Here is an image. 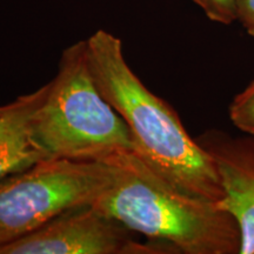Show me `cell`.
Here are the masks:
<instances>
[{"mask_svg":"<svg viewBox=\"0 0 254 254\" xmlns=\"http://www.w3.org/2000/svg\"><path fill=\"white\" fill-rule=\"evenodd\" d=\"M86 43L95 84L128 127L132 151L184 192L214 202L222 200L224 190L213 160L187 133L173 107L132 71L122 40L98 30Z\"/></svg>","mask_w":254,"mask_h":254,"instance_id":"1","label":"cell"},{"mask_svg":"<svg viewBox=\"0 0 254 254\" xmlns=\"http://www.w3.org/2000/svg\"><path fill=\"white\" fill-rule=\"evenodd\" d=\"M113 183L93 206L134 233L170 244L184 254H240L236 219L217 202L168 183L132 150L107 159Z\"/></svg>","mask_w":254,"mask_h":254,"instance_id":"2","label":"cell"},{"mask_svg":"<svg viewBox=\"0 0 254 254\" xmlns=\"http://www.w3.org/2000/svg\"><path fill=\"white\" fill-rule=\"evenodd\" d=\"M34 139L49 157L104 161L132 150L128 127L95 84L86 40L65 49L58 73L33 120Z\"/></svg>","mask_w":254,"mask_h":254,"instance_id":"3","label":"cell"},{"mask_svg":"<svg viewBox=\"0 0 254 254\" xmlns=\"http://www.w3.org/2000/svg\"><path fill=\"white\" fill-rule=\"evenodd\" d=\"M113 183L105 161L45 158L0 180V246L69 209L93 205Z\"/></svg>","mask_w":254,"mask_h":254,"instance_id":"4","label":"cell"},{"mask_svg":"<svg viewBox=\"0 0 254 254\" xmlns=\"http://www.w3.org/2000/svg\"><path fill=\"white\" fill-rule=\"evenodd\" d=\"M170 244L140 243L93 205L69 209L30 234L0 246V254H172Z\"/></svg>","mask_w":254,"mask_h":254,"instance_id":"5","label":"cell"},{"mask_svg":"<svg viewBox=\"0 0 254 254\" xmlns=\"http://www.w3.org/2000/svg\"><path fill=\"white\" fill-rule=\"evenodd\" d=\"M195 140L217 167L224 198L217 202L240 227V254H254V134L208 129Z\"/></svg>","mask_w":254,"mask_h":254,"instance_id":"6","label":"cell"},{"mask_svg":"<svg viewBox=\"0 0 254 254\" xmlns=\"http://www.w3.org/2000/svg\"><path fill=\"white\" fill-rule=\"evenodd\" d=\"M50 81L5 105L0 117V180L50 158L34 139L33 120L45 100Z\"/></svg>","mask_w":254,"mask_h":254,"instance_id":"7","label":"cell"},{"mask_svg":"<svg viewBox=\"0 0 254 254\" xmlns=\"http://www.w3.org/2000/svg\"><path fill=\"white\" fill-rule=\"evenodd\" d=\"M230 118L241 132L254 134V80L233 98Z\"/></svg>","mask_w":254,"mask_h":254,"instance_id":"8","label":"cell"},{"mask_svg":"<svg viewBox=\"0 0 254 254\" xmlns=\"http://www.w3.org/2000/svg\"><path fill=\"white\" fill-rule=\"evenodd\" d=\"M209 20L230 25L238 20L237 0H193Z\"/></svg>","mask_w":254,"mask_h":254,"instance_id":"9","label":"cell"},{"mask_svg":"<svg viewBox=\"0 0 254 254\" xmlns=\"http://www.w3.org/2000/svg\"><path fill=\"white\" fill-rule=\"evenodd\" d=\"M238 20L250 31L254 27V0H237Z\"/></svg>","mask_w":254,"mask_h":254,"instance_id":"10","label":"cell"},{"mask_svg":"<svg viewBox=\"0 0 254 254\" xmlns=\"http://www.w3.org/2000/svg\"><path fill=\"white\" fill-rule=\"evenodd\" d=\"M247 32H249V34H250V36L252 37L253 39H254V27H253V28H251V30H250V31H247Z\"/></svg>","mask_w":254,"mask_h":254,"instance_id":"11","label":"cell"},{"mask_svg":"<svg viewBox=\"0 0 254 254\" xmlns=\"http://www.w3.org/2000/svg\"><path fill=\"white\" fill-rule=\"evenodd\" d=\"M4 110H5V105L4 106H0V117H1V114L4 113Z\"/></svg>","mask_w":254,"mask_h":254,"instance_id":"12","label":"cell"}]
</instances>
